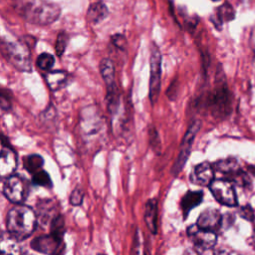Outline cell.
Here are the masks:
<instances>
[{
  "label": "cell",
  "instance_id": "1",
  "mask_svg": "<svg viewBox=\"0 0 255 255\" xmlns=\"http://www.w3.org/2000/svg\"><path fill=\"white\" fill-rule=\"evenodd\" d=\"M17 13L29 23L35 25H49L60 16V7L46 0H16Z\"/></svg>",
  "mask_w": 255,
  "mask_h": 255
},
{
  "label": "cell",
  "instance_id": "2",
  "mask_svg": "<svg viewBox=\"0 0 255 255\" xmlns=\"http://www.w3.org/2000/svg\"><path fill=\"white\" fill-rule=\"evenodd\" d=\"M37 216L32 208L17 204L7 215V230L17 240H23L29 237L35 230Z\"/></svg>",
  "mask_w": 255,
  "mask_h": 255
},
{
  "label": "cell",
  "instance_id": "3",
  "mask_svg": "<svg viewBox=\"0 0 255 255\" xmlns=\"http://www.w3.org/2000/svg\"><path fill=\"white\" fill-rule=\"evenodd\" d=\"M232 97L225 81L216 84L206 99V106L211 114L219 119L226 118L231 112Z\"/></svg>",
  "mask_w": 255,
  "mask_h": 255
},
{
  "label": "cell",
  "instance_id": "4",
  "mask_svg": "<svg viewBox=\"0 0 255 255\" xmlns=\"http://www.w3.org/2000/svg\"><path fill=\"white\" fill-rule=\"evenodd\" d=\"M2 54L6 60L20 71L31 70L30 52L25 43L22 42H5L0 45Z\"/></svg>",
  "mask_w": 255,
  "mask_h": 255
},
{
  "label": "cell",
  "instance_id": "5",
  "mask_svg": "<svg viewBox=\"0 0 255 255\" xmlns=\"http://www.w3.org/2000/svg\"><path fill=\"white\" fill-rule=\"evenodd\" d=\"M100 72L107 86V101L112 114L116 113L119 107V91L115 78V67L110 59H103L100 63Z\"/></svg>",
  "mask_w": 255,
  "mask_h": 255
},
{
  "label": "cell",
  "instance_id": "6",
  "mask_svg": "<svg viewBox=\"0 0 255 255\" xmlns=\"http://www.w3.org/2000/svg\"><path fill=\"white\" fill-rule=\"evenodd\" d=\"M150 77H149V100L154 105L160 93L161 80V54L158 47L152 43L150 46Z\"/></svg>",
  "mask_w": 255,
  "mask_h": 255
},
{
  "label": "cell",
  "instance_id": "7",
  "mask_svg": "<svg viewBox=\"0 0 255 255\" xmlns=\"http://www.w3.org/2000/svg\"><path fill=\"white\" fill-rule=\"evenodd\" d=\"M200 128H201V122L198 120H194L189 125V127L182 138L178 156H177V158L173 164V167L171 169V172L174 175L179 173L181 171V169L183 168V166L190 154V150H191V146L193 144L194 138H195L197 132L199 131Z\"/></svg>",
  "mask_w": 255,
  "mask_h": 255
},
{
  "label": "cell",
  "instance_id": "8",
  "mask_svg": "<svg viewBox=\"0 0 255 255\" xmlns=\"http://www.w3.org/2000/svg\"><path fill=\"white\" fill-rule=\"evenodd\" d=\"M214 198L221 204L226 206H236L237 196L233 183L226 178L213 179L208 185Z\"/></svg>",
  "mask_w": 255,
  "mask_h": 255
},
{
  "label": "cell",
  "instance_id": "9",
  "mask_svg": "<svg viewBox=\"0 0 255 255\" xmlns=\"http://www.w3.org/2000/svg\"><path fill=\"white\" fill-rule=\"evenodd\" d=\"M3 192L8 200L13 203L20 204L27 197L28 185L23 177L13 174L6 179Z\"/></svg>",
  "mask_w": 255,
  "mask_h": 255
},
{
  "label": "cell",
  "instance_id": "10",
  "mask_svg": "<svg viewBox=\"0 0 255 255\" xmlns=\"http://www.w3.org/2000/svg\"><path fill=\"white\" fill-rule=\"evenodd\" d=\"M187 235L193 242L194 246L201 250L212 248L216 243V233L199 228L196 224H192L187 228Z\"/></svg>",
  "mask_w": 255,
  "mask_h": 255
},
{
  "label": "cell",
  "instance_id": "11",
  "mask_svg": "<svg viewBox=\"0 0 255 255\" xmlns=\"http://www.w3.org/2000/svg\"><path fill=\"white\" fill-rule=\"evenodd\" d=\"M195 224L201 229L215 232L222 226V215L217 209L207 208L200 213Z\"/></svg>",
  "mask_w": 255,
  "mask_h": 255
},
{
  "label": "cell",
  "instance_id": "12",
  "mask_svg": "<svg viewBox=\"0 0 255 255\" xmlns=\"http://www.w3.org/2000/svg\"><path fill=\"white\" fill-rule=\"evenodd\" d=\"M214 179V168L212 164L207 161L200 162L191 171L190 180L192 183L201 185V186H208L212 180Z\"/></svg>",
  "mask_w": 255,
  "mask_h": 255
},
{
  "label": "cell",
  "instance_id": "13",
  "mask_svg": "<svg viewBox=\"0 0 255 255\" xmlns=\"http://www.w3.org/2000/svg\"><path fill=\"white\" fill-rule=\"evenodd\" d=\"M17 167V156L13 149L5 147L0 151V180L7 179L14 174Z\"/></svg>",
  "mask_w": 255,
  "mask_h": 255
},
{
  "label": "cell",
  "instance_id": "14",
  "mask_svg": "<svg viewBox=\"0 0 255 255\" xmlns=\"http://www.w3.org/2000/svg\"><path fill=\"white\" fill-rule=\"evenodd\" d=\"M235 17V11L232 7V5L225 1L224 3H222L220 6H218L215 10L214 15L210 18L211 22L217 27H221L223 23L225 22H230L234 19Z\"/></svg>",
  "mask_w": 255,
  "mask_h": 255
},
{
  "label": "cell",
  "instance_id": "15",
  "mask_svg": "<svg viewBox=\"0 0 255 255\" xmlns=\"http://www.w3.org/2000/svg\"><path fill=\"white\" fill-rule=\"evenodd\" d=\"M109 10L106 4L101 0H95L91 2L88 11H87V18L88 20L93 23L97 24L103 21L108 16Z\"/></svg>",
  "mask_w": 255,
  "mask_h": 255
},
{
  "label": "cell",
  "instance_id": "16",
  "mask_svg": "<svg viewBox=\"0 0 255 255\" xmlns=\"http://www.w3.org/2000/svg\"><path fill=\"white\" fill-rule=\"evenodd\" d=\"M0 255H21L18 240L8 232L0 235Z\"/></svg>",
  "mask_w": 255,
  "mask_h": 255
},
{
  "label": "cell",
  "instance_id": "17",
  "mask_svg": "<svg viewBox=\"0 0 255 255\" xmlns=\"http://www.w3.org/2000/svg\"><path fill=\"white\" fill-rule=\"evenodd\" d=\"M144 221L149 231L155 234L157 230V200L154 198L148 200L145 204Z\"/></svg>",
  "mask_w": 255,
  "mask_h": 255
},
{
  "label": "cell",
  "instance_id": "18",
  "mask_svg": "<svg viewBox=\"0 0 255 255\" xmlns=\"http://www.w3.org/2000/svg\"><path fill=\"white\" fill-rule=\"evenodd\" d=\"M212 166L214 170H217L224 174L226 176V179H229L232 175H234L241 169L238 164V161L233 157L217 160Z\"/></svg>",
  "mask_w": 255,
  "mask_h": 255
},
{
  "label": "cell",
  "instance_id": "19",
  "mask_svg": "<svg viewBox=\"0 0 255 255\" xmlns=\"http://www.w3.org/2000/svg\"><path fill=\"white\" fill-rule=\"evenodd\" d=\"M203 199V192L202 191H188L184 194L181 199V209L183 211L184 216L188 214V212L195 206L199 205Z\"/></svg>",
  "mask_w": 255,
  "mask_h": 255
},
{
  "label": "cell",
  "instance_id": "20",
  "mask_svg": "<svg viewBox=\"0 0 255 255\" xmlns=\"http://www.w3.org/2000/svg\"><path fill=\"white\" fill-rule=\"evenodd\" d=\"M69 75L64 71H54L46 75V81L52 91H58L67 84Z\"/></svg>",
  "mask_w": 255,
  "mask_h": 255
},
{
  "label": "cell",
  "instance_id": "21",
  "mask_svg": "<svg viewBox=\"0 0 255 255\" xmlns=\"http://www.w3.org/2000/svg\"><path fill=\"white\" fill-rule=\"evenodd\" d=\"M43 162V158L39 154H30L23 159L25 168L31 173H36L37 171L41 170Z\"/></svg>",
  "mask_w": 255,
  "mask_h": 255
},
{
  "label": "cell",
  "instance_id": "22",
  "mask_svg": "<svg viewBox=\"0 0 255 255\" xmlns=\"http://www.w3.org/2000/svg\"><path fill=\"white\" fill-rule=\"evenodd\" d=\"M55 59L51 54L43 53L37 58V66L42 70H49L54 66Z\"/></svg>",
  "mask_w": 255,
  "mask_h": 255
},
{
  "label": "cell",
  "instance_id": "23",
  "mask_svg": "<svg viewBox=\"0 0 255 255\" xmlns=\"http://www.w3.org/2000/svg\"><path fill=\"white\" fill-rule=\"evenodd\" d=\"M148 138H149V143L152 146V148L155 151H158L160 149V140H159L158 132L154 126H149V128H148Z\"/></svg>",
  "mask_w": 255,
  "mask_h": 255
},
{
  "label": "cell",
  "instance_id": "24",
  "mask_svg": "<svg viewBox=\"0 0 255 255\" xmlns=\"http://www.w3.org/2000/svg\"><path fill=\"white\" fill-rule=\"evenodd\" d=\"M33 181L35 184L40 186H48L51 184V179L49 174L44 170H39L36 173H34Z\"/></svg>",
  "mask_w": 255,
  "mask_h": 255
},
{
  "label": "cell",
  "instance_id": "25",
  "mask_svg": "<svg viewBox=\"0 0 255 255\" xmlns=\"http://www.w3.org/2000/svg\"><path fill=\"white\" fill-rule=\"evenodd\" d=\"M68 44V35L65 32H62L58 35L57 40H56V45H55V50L58 56H61Z\"/></svg>",
  "mask_w": 255,
  "mask_h": 255
},
{
  "label": "cell",
  "instance_id": "26",
  "mask_svg": "<svg viewBox=\"0 0 255 255\" xmlns=\"http://www.w3.org/2000/svg\"><path fill=\"white\" fill-rule=\"evenodd\" d=\"M113 44L120 50H125L127 47V39L122 34H117L112 37Z\"/></svg>",
  "mask_w": 255,
  "mask_h": 255
},
{
  "label": "cell",
  "instance_id": "27",
  "mask_svg": "<svg viewBox=\"0 0 255 255\" xmlns=\"http://www.w3.org/2000/svg\"><path fill=\"white\" fill-rule=\"evenodd\" d=\"M11 107L10 99L8 97L7 91L0 89V108L3 110H8Z\"/></svg>",
  "mask_w": 255,
  "mask_h": 255
},
{
  "label": "cell",
  "instance_id": "28",
  "mask_svg": "<svg viewBox=\"0 0 255 255\" xmlns=\"http://www.w3.org/2000/svg\"><path fill=\"white\" fill-rule=\"evenodd\" d=\"M83 195H84V193H83V191H82L81 189H79V188L75 189V190L72 192L71 197H70L71 203L74 204V205H79V204H81V203H82V200H83Z\"/></svg>",
  "mask_w": 255,
  "mask_h": 255
},
{
  "label": "cell",
  "instance_id": "29",
  "mask_svg": "<svg viewBox=\"0 0 255 255\" xmlns=\"http://www.w3.org/2000/svg\"><path fill=\"white\" fill-rule=\"evenodd\" d=\"M213 255H241V254L229 247H218L214 250Z\"/></svg>",
  "mask_w": 255,
  "mask_h": 255
},
{
  "label": "cell",
  "instance_id": "30",
  "mask_svg": "<svg viewBox=\"0 0 255 255\" xmlns=\"http://www.w3.org/2000/svg\"><path fill=\"white\" fill-rule=\"evenodd\" d=\"M240 215H241V217H243L247 220H253L254 219L253 209L249 205H246V206H244L240 209Z\"/></svg>",
  "mask_w": 255,
  "mask_h": 255
},
{
  "label": "cell",
  "instance_id": "31",
  "mask_svg": "<svg viewBox=\"0 0 255 255\" xmlns=\"http://www.w3.org/2000/svg\"><path fill=\"white\" fill-rule=\"evenodd\" d=\"M248 244L250 246H252L253 248H255V228L253 229V232H252V235L249 237L248 239Z\"/></svg>",
  "mask_w": 255,
  "mask_h": 255
},
{
  "label": "cell",
  "instance_id": "32",
  "mask_svg": "<svg viewBox=\"0 0 255 255\" xmlns=\"http://www.w3.org/2000/svg\"><path fill=\"white\" fill-rule=\"evenodd\" d=\"M99 255H104V254H99Z\"/></svg>",
  "mask_w": 255,
  "mask_h": 255
},
{
  "label": "cell",
  "instance_id": "33",
  "mask_svg": "<svg viewBox=\"0 0 255 255\" xmlns=\"http://www.w3.org/2000/svg\"><path fill=\"white\" fill-rule=\"evenodd\" d=\"M213 1H218V0H213Z\"/></svg>",
  "mask_w": 255,
  "mask_h": 255
}]
</instances>
